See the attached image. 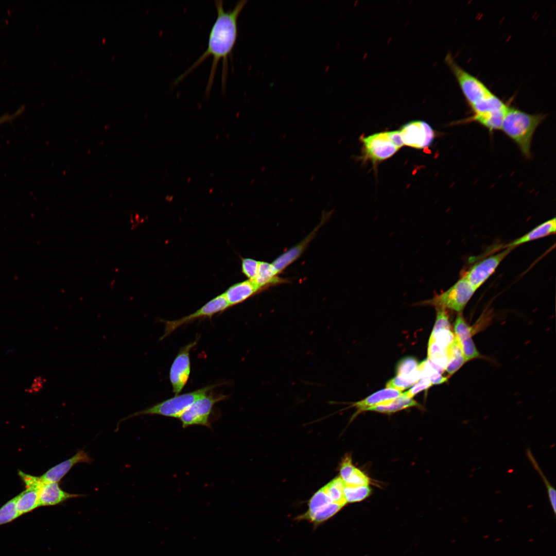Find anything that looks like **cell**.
<instances>
[{
  "label": "cell",
  "instance_id": "20",
  "mask_svg": "<svg viewBox=\"0 0 556 556\" xmlns=\"http://www.w3.org/2000/svg\"><path fill=\"white\" fill-rule=\"evenodd\" d=\"M253 281L264 290L270 286L287 282L278 276L272 264L259 262L256 275Z\"/></svg>",
  "mask_w": 556,
  "mask_h": 556
},
{
  "label": "cell",
  "instance_id": "35",
  "mask_svg": "<svg viewBox=\"0 0 556 556\" xmlns=\"http://www.w3.org/2000/svg\"><path fill=\"white\" fill-rule=\"evenodd\" d=\"M388 134L391 141L398 149L404 145L399 130L389 131Z\"/></svg>",
  "mask_w": 556,
  "mask_h": 556
},
{
  "label": "cell",
  "instance_id": "17",
  "mask_svg": "<svg viewBox=\"0 0 556 556\" xmlns=\"http://www.w3.org/2000/svg\"><path fill=\"white\" fill-rule=\"evenodd\" d=\"M402 393V391L386 388L374 393L361 401L353 403L352 406L358 409V413L367 411L369 408L374 406L387 404L399 397Z\"/></svg>",
  "mask_w": 556,
  "mask_h": 556
},
{
  "label": "cell",
  "instance_id": "29",
  "mask_svg": "<svg viewBox=\"0 0 556 556\" xmlns=\"http://www.w3.org/2000/svg\"><path fill=\"white\" fill-rule=\"evenodd\" d=\"M527 457L535 470L538 472L543 479L547 490L548 498L554 514L556 513V491L555 489L549 482L543 471L538 466L534 456L529 448L527 449Z\"/></svg>",
  "mask_w": 556,
  "mask_h": 556
},
{
  "label": "cell",
  "instance_id": "30",
  "mask_svg": "<svg viewBox=\"0 0 556 556\" xmlns=\"http://www.w3.org/2000/svg\"><path fill=\"white\" fill-rule=\"evenodd\" d=\"M421 378V374L418 369L411 377H405L396 376L392 378L387 382L386 387L402 391L415 384Z\"/></svg>",
  "mask_w": 556,
  "mask_h": 556
},
{
  "label": "cell",
  "instance_id": "14",
  "mask_svg": "<svg viewBox=\"0 0 556 556\" xmlns=\"http://www.w3.org/2000/svg\"><path fill=\"white\" fill-rule=\"evenodd\" d=\"M327 218L325 215L318 225L305 238L280 255L271 263L277 275L299 257Z\"/></svg>",
  "mask_w": 556,
  "mask_h": 556
},
{
  "label": "cell",
  "instance_id": "2",
  "mask_svg": "<svg viewBox=\"0 0 556 556\" xmlns=\"http://www.w3.org/2000/svg\"><path fill=\"white\" fill-rule=\"evenodd\" d=\"M544 119L543 115L508 107L500 129L517 144L525 157L529 158L534 133Z\"/></svg>",
  "mask_w": 556,
  "mask_h": 556
},
{
  "label": "cell",
  "instance_id": "36",
  "mask_svg": "<svg viewBox=\"0 0 556 556\" xmlns=\"http://www.w3.org/2000/svg\"><path fill=\"white\" fill-rule=\"evenodd\" d=\"M24 110V107H21L16 112L13 114H5L0 117V125H2L5 123H7L12 121L15 118L21 114Z\"/></svg>",
  "mask_w": 556,
  "mask_h": 556
},
{
  "label": "cell",
  "instance_id": "5",
  "mask_svg": "<svg viewBox=\"0 0 556 556\" xmlns=\"http://www.w3.org/2000/svg\"><path fill=\"white\" fill-rule=\"evenodd\" d=\"M227 397L226 395L211 391L198 398L179 416L182 427L201 425L211 428L210 415L214 405Z\"/></svg>",
  "mask_w": 556,
  "mask_h": 556
},
{
  "label": "cell",
  "instance_id": "16",
  "mask_svg": "<svg viewBox=\"0 0 556 556\" xmlns=\"http://www.w3.org/2000/svg\"><path fill=\"white\" fill-rule=\"evenodd\" d=\"M82 496L64 491L58 482L43 483L39 492V507L55 506L69 499Z\"/></svg>",
  "mask_w": 556,
  "mask_h": 556
},
{
  "label": "cell",
  "instance_id": "24",
  "mask_svg": "<svg viewBox=\"0 0 556 556\" xmlns=\"http://www.w3.org/2000/svg\"><path fill=\"white\" fill-rule=\"evenodd\" d=\"M418 403L412 398H408L402 393L392 402L382 405H378L369 408L367 411H374L378 412L390 414L409 407L418 406Z\"/></svg>",
  "mask_w": 556,
  "mask_h": 556
},
{
  "label": "cell",
  "instance_id": "34",
  "mask_svg": "<svg viewBox=\"0 0 556 556\" xmlns=\"http://www.w3.org/2000/svg\"><path fill=\"white\" fill-rule=\"evenodd\" d=\"M431 385L432 384L427 379L421 378L411 389L402 394L408 398H412L415 394L429 388Z\"/></svg>",
  "mask_w": 556,
  "mask_h": 556
},
{
  "label": "cell",
  "instance_id": "33",
  "mask_svg": "<svg viewBox=\"0 0 556 556\" xmlns=\"http://www.w3.org/2000/svg\"><path fill=\"white\" fill-rule=\"evenodd\" d=\"M259 263V261L252 258H244L241 259L242 272L249 280L253 281L255 279Z\"/></svg>",
  "mask_w": 556,
  "mask_h": 556
},
{
  "label": "cell",
  "instance_id": "3",
  "mask_svg": "<svg viewBox=\"0 0 556 556\" xmlns=\"http://www.w3.org/2000/svg\"><path fill=\"white\" fill-rule=\"evenodd\" d=\"M219 385L218 384L210 385L190 392L175 395L144 410L135 412L125 419L146 414L179 418L196 400Z\"/></svg>",
  "mask_w": 556,
  "mask_h": 556
},
{
  "label": "cell",
  "instance_id": "18",
  "mask_svg": "<svg viewBox=\"0 0 556 556\" xmlns=\"http://www.w3.org/2000/svg\"><path fill=\"white\" fill-rule=\"evenodd\" d=\"M340 477L345 484L351 485H369V477L352 463L350 456H346L342 460L340 466Z\"/></svg>",
  "mask_w": 556,
  "mask_h": 556
},
{
  "label": "cell",
  "instance_id": "12",
  "mask_svg": "<svg viewBox=\"0 0 556 556\" xmlns=\"http://www.w3.org/2000/svg\"><path fill=\"white\" fill-rule=\"evenodd\" d=\"M454 330L455 336L459 343L465 361L479 357L480 354L472 339L473 329L460 314L458 315L455 321Z\"/></svg>",
  "mask_w": 556,
  "mask_h": 556
},
{
  "label": "cell",
  "instance_id": "19",
  "mask_svg": "<svg viewBox=\"0 0 556 556\" xmlns=\"http://www.w3.org/2000/svg\"><path fill=\"white\" fill-rule=\"evenodd\" d=\"M555 218L550 219L536 226L527 234L506 245L504 247L514 248L521 244L555 234Z\"/></svg>",
  "mask_w": 556,
  "mask_h": 556
},
{
  "label": "cell",
  "instance_id": "7",
  "mask_svg": "<svg viewBox=\"0 0 556 556\" xmlns=\"http://www.w3.org/2000/svg\"><path fill=\"white\" fill-rule=\"evenodd\" d=\"M229 307H230L224 294H220L188 316L175 320L163 321L165 324L164 332L161 337L160 340L166 338L176 329L184 324L199 319L210 318L215 314L223 311Z\"/></svg>",
  "mask_w": 556,
  "mask_h": 556
},
{
  "label": "cell",
  "instance_id": "27",
  "mask_svg": "<svg viewBox=\"0 0 556 556\" xmlns=\"http://www.w3.org/2000/svg\"><path fill=\"white\" fill-rule=\"evenodd\" d=\"M371 493V489L369 485H351L345 484L344 495L346 503L361 501L369 497Z\"/></svg>",
  "mask_w": 556,
  "mask_h": 556
},
{
  "label": "cell",
  "instance_id": "4",
  "mask_svg": "<svg viewBox=\"0 0 556 556\" xmlns=\"http://www.w3.org/2000/svg\"><path fill=\"white\" fill-rule=\"evenodd\" d=\"M445 62L453 72L461 91L470 107L492 92L479 79L461 67L453 58L447 54Z\"/></svg>",
  "mask_w": 556,
  "mask_h": 556
},
{
  "label": "cell",
  "instance_id": "31",
  "mask_svg": "<svg viewBox=\"0 0 556 556\" xmlns=\"http://www.w3.org/2000/svg\"><path fill=\"white\" fill-rule=\"evenodd\" d=\"M419 366V363L415 358L411 357L404 358L399 361L396 366V376L411 377L418 371Z\"/></svg>",
  "mask_w": 556,
  "mask_h": 556
},
{
  "label": "cell",
  "instance_id": "1",
  "mask_svg": "<svg viewBox=\"0 0 556 556\" xmlns=\"http://www.w3.org/2000/svg\"><path fill=\"white\" fill-rule=\"evenodd\" d=\"M247 2L246 0L238 1L232 9L225 11L223 1L214 2L217 16L209 33L207 48L197 60L176 79V84L211 56L213 60L205 95H208L210 93L217 66L221 60L222 64L221 88L222 91H225L229 60L232 57L238 34V18Z\"/></svg>",
  "mask_w": 556,
  "mask_h": 556
},
{
  "label": "cell",
  "instance_id": "10",
  "mask_svg": "<svg viewBox=\"0 0 556 556\" xmlns=\"http://www.w3.org/2000/svg\"><path fill=\"white\" fill-rule=\"evenodd\" d=\"M399 131L404 145L416 149H423L430 145L435 136L432 127L422 120L408 123Z\"/></svg>",
  "mask_w": 556,
  "mask_h": 556
},
{
  "label": "cell",
  "instance_id": "25",
  "mask_svg": "<svg viewBox=\"0 0 556 556\" xmlns=\"http://www.w3.org/2000/svg\"><path fill=\"white\" fill-rule=\"evenodd\" d=\"M448 363L445 370L452 375L466 362L459 342L455 339L447 350Z\"/></svg>",
  "mask_w": 556,
  "mask_h": 556
},
{
  "label": "cell",
  "instance_id": "8",
  "mask_svg": "<svg viewBox=\"0 0 556 556\" xmlns=\"http://www.w3.org/2000/svg\"><path fill=\"white\" fill-rule=\"evenodd\" d=\"M197 341L196 339L182 347L172 363L169 380L175 395L179 394L187 383L190 373V352Z\"/></svg>",
  "mask_w": 556,
  "mask_h": 556
},
{
  "label": "cell",
  "instance_id": "9",
  "mask_svg": "<svg viewBox=\"0 0 556 556\" xmlns=\"http://www.w3.org/2000/svg\"><path fill=\"white\" fill-rule=\"evenodd\" d=\"M514 249L506 248L503 251L480 261L470 268L463 277L477 290L494 272L502 260Z\"/></svg>",
  "mask_w": 556,
  "mask_h": 556
},
{
  "label": "cell",
  "instance_id": "22",
  "mask_svg": "<svg viewBox=\"0 0 556 556\" xmlns=\"http://www.w3.org/2000/svg\"><path fill=\"white\" fill-rule=\"evenodd\" d=\"M472 116H481L505 110L508 106L499 97L492 93L487 97L471 107Z\"/></svg>",
  "mask_w": 556,
  "mask_h": 556
},
{
  "label": "cell",
  "instance_id": "26",
  "mask_svg": "<svg viewBox=\"0 0 556 556\" xmlns=\"http://www.w3.org/2000/svg\"><path fill=\"white\" fill-rule=\"evenodd\" d=\"M344 486L345 483L339 476L333 479L323 488L333 502L344 506L346 504L344 495Z\"/></svg>",
  "mask_w": 556,
  "mask_h": 556
},
{
  "label": "cell",
  "instance_id": "23",
  "mask_svg": "<svg viewBox=\"0 0 556 556\" xmlns=\"http://www.w3.org/2000/svg\"><path fill=\"white\" fill-rule=\"evenodd\" d=\"M344 506L335 502H332L325 508L313 514H302L297 517L299 520H306L312 523L315 526H318L336 514Z\"/></svg>",
  "mask_w": 556,
  "mask_h": 556
},
{
  "label": "cell",
  "instance_id": "15",
  "mask_svg": "<svg viewBox=\"0 0 556 556\" xmlns=\"http://www.w3.org/2000/svg\"><path fill=\"white\" fill-rule=\"evenodd\" d=\"M262 290L255 283L248 280L233 284L223 294L231 307L244 302Z\"/></svg>",
  "mask_w": 556,
  "mask_h": 556
},
{
  "label": "cell",
  "instance_id": "21",
  "mask_svg": "<svg viewBox=\"0 0 556 556\" xmlns=\"http://www.w3.org/2000/svg\"><path fill=\"white\" fill-rule=\"evenodd\" d=\"M39 489L26 488L16 497V508L19 516L30 512L39 507Z\"/></svg>",
  "mask_w": 556,
  "mask_h": 556
},
{
  "label": "cell",
  "instance_id": "6",
  "mask_svg": "<svg viewBox=\"0 0 556 556\" xmlns=\"http://www.w3.org/2000/svg\"><path fill=\"white\" fill-rule=\"evenodd\" d=\"M476 289L463 277L449 289L427 301L438 307L462 311Z\"/></svg>",
  "mask_w": 556,
  "mask_h": 556
},
{
  "label": "cell",
  "instance_id": "28",
  "mask_svg": "<svg viewBox=\"0 0 556 556\" xmlns=\"http://www.w3.org/2000/svg\"><path fill=\"white\" fill-rule=\"evenodd\" d=\"M332 502H333L322 487L311 497L308 502V509L304 514H313L325 508Z\"/></svg>",
  "mask_w": 556,
  "mask_h": 556
},
{
  "label": "cell",
  "instance_id": "32",
  "mask_svg": "<svg viewBox=\"0 0 556 556\" xmlns=\"http://www.w3.org/2000/svg\"><path fill=\"white\" fill-rule=\"evenodd\" d=\"M19 516L15 497L0 508V526L10 523Z\"/></svg>",
  "mask_w": 556,
  "mask_h": 556
},
{
  "label": "cell",
  "instance_id": "13",
  "mask_svg": "<svg viewBox=\"0 0 556 556\" xmlns=\"http://www.w3.org/2000/svg\"><path fill=\"white\" fill-rule=\"evenodd\" d=\"M92 458L83 450L78 451L74 456L53 466L40 477L43 483L59 482L76 464L90 463Z\"/></svg>",
  "mask_w": 556,
  "mask_h": 556
},
{
  "label": "cell",
  "instance_id": "11",
  "mask_svg": "<svg viewBox=\"0 0 556 556\" xmlns=\"http://www.w3.org/2000/svg\"><path fill=\"white\" fill-rule=\"evenodd\" d=\"M361 140L366 157L373 162L385 160L399 150L391 141L388 132L374 133Z\"/></svg>",
  "mask_w": 556,
  "mask_h": 556
}]
</instances>
